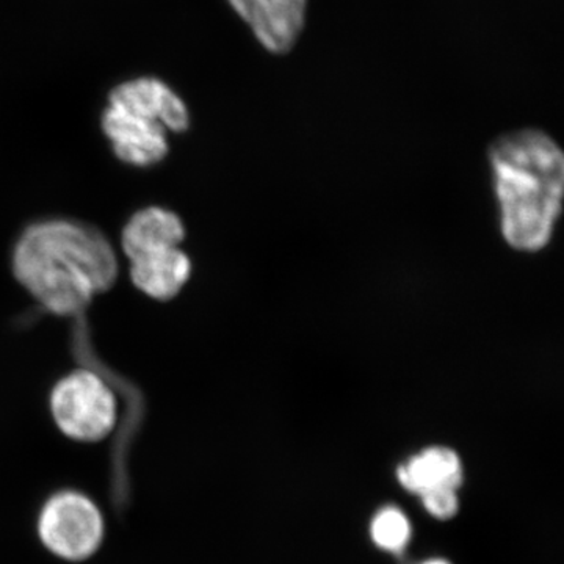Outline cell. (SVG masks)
Segmentation results:
<instances>
[{
    "label": "cell",
    "mask_w": 564,
    "mask_h": 564,
    "mask_svg": "<svg viewBox=\"0 0 564 564\" xmlns=\"http://www.w3.org/2000/svg\"><path fill=\"white\" fill-rule=\"evenodd\" d=\"M13 272L52 314L74 315L118 278V259L106 237L68 220L33 225L18 240Z\"/></svg>",
    "instance_id": "1"
},
{
    "label": "cell",
    "mask_w": 564,
    "mask_h": 564,
    "mask_svg": "<svg viewBox=\"0 0 564 564\" xmlns=\"http://www.w3.org/2000/svg\"><path fill=\"white\" fill-rule=\"evenodd\" d=\"M489 162L505 240L514 250H543L562 212L564 158L558 144L540 129H519L494 141Z\"/></svg>",
    "instance_id": "2"
},
{
    "label": "cell",
    "mask_w": 564,
    "mask_h": 564,
    "mask_svg": "<svg viewBox=\"0 0 564 564\" xmlns=\"http://www.w3.org/2000/svg\"><path fill=\"white\" fill-rule=\"evenodd\" d=\"M191 128V110L180 93L154 76L132 77L111 88L101 129L126 165L150 169L170 152V133Z\"/></svg>",
    "instance_id": "3"
},
{
    "label": "cell",
    "mask_w": 564,
    "mask_h": 564,
    "mask_svg": "<svg viewBox=\"0 0 564 564\" xmlns=\"http://www.w3.org/2000/svg\"><path fill=\"white\" fill-rule=\"evenodd\" d=\"M51 414L69 440L99 443L118 423V399L96 372L77 369L65 375L51 392Z\"/></svg>",
    "instance_id": "4"
},
{
    "label": "cell",
    "mask_w": 564,
    "mask_h": 564,
    "mask_svg": "<svg viewBox=\"0 0 564 564\" xmlns=\"http://www.w3.org/2000/svg\"><path fill=\"white\" fill-rule=\"evenodd\" d=\"M36 530L52 555L79 563L101 549L106 522L98 505L87 494L62 489L41 507Z\"/></svg>",
    "instance_id": "5"
},
{
    "label": "cell",
    "mask_w": 564,
    "mask_h": 564,
    "mask_svg": "<svg viewBox=\"0 0 564 564\" xmlns=\"http://www.w3.org/2000/svg\"><path fill=\"white\" fill-rule=\"evenodd\" d=\"M263 50L288 54L306 24L307 0H228Z\"/></svg>",
    "instance_id": "6"
},
{
    "label": "cell",
    "mask_w": 564,
    "mask_h": 564,
    "mask_svg": "<svg viewBox=\"0 0 564 564\" xmlns=\"http://www.w3.org/2000/svg\"><path fill=\"white\" fill-rule=\"evenodd\" d=\"M132 284L158 302L180 295L192 274V261L181 247L144 252L129 261Z\"/></svg>",
    "instance_id": "7"
},
{
    "label": "cell",
    "mask_w": 564,
    "mask_h": 564,
    "mask_svg": "<svg viewBox=\"0 0 564 564\" xmlns=\"http://www.w3.org/2000/svg\"><path fill=\"white\" fill-rule=\"evenodd\" d=\"M397 478L406 491L419 497L440 489L458 491L464 480L462 459L452 448L436 445L400 464Z\"/></svg>",
    "instance_id": "8"
},
{
    "label": "cell",
    "mask_w": 564,
    "mask_h": 564,
    "mask_svg": "<svg viewBox=\"0 0 564 564\" xmlns=\"http://www.w3.org/2000/svg\"><path fill=\"white\" fill-rule=\"evenodd\" d=\"M185 226L180 215L163 207L152 206L132 215L121 234V248L126 258H137L144 252L181 247Z\"/></svg>",
    "instance_id": "9"
},
{
    "label": "cell",
    "mask_w": 564,
    "mask_h": 564,
    "mask_svg": "<svg viewBox=\"0 0 564 564\" xmlns=\"http://www.w3.org/2000/svg\"><path fill=\"white\" fill-rule=\"evenodd\" d=\"M370 534L373 543L383 551L400 552L411 538L410 521L399 508L384 507L375 514Z\"/></svg>",
    "instance_id": "10"
},
{
    "label": "cell",
    "mask_w": 564,
    "mask_h": 564,
    "mask_svg": "<svg viewBox=\"0 0 564 564\" xmlns=\"http://www.w3.org/2000/svg\"><path fill=\"white\" fill-rule=\"evenodd\" d=\"M421 499L425 510L437 519L454 518L456 511H458V496H456L454 489L426 492L421 496Z\"/></svg>",
    "instance_id": "11"
},
{
    "label": "cell",
    "mask_w": 564,
    "mask_h": 564,
    "mask_svg": "<svg viewBox=\"0 0 564 564\" xmlns=\"http://www.w3.org/2000/svg\"><path fill=\"white\" fill-rule=\"evenodd\" d=\"M423 564H451V563L444 562V560H430V562H426Z\"/></svg>",
    "instance_id": "12"
}]
</instances>
